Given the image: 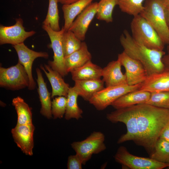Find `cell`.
I'll use <instances>...</instances> for the list:
<instances>
[{"label":"cell","instance_id":"cell-1","mask_svg":"<svg viewBox=\"0 0 169 169\" xmlns=\"http://www.w3.org/2000/svg\"><path fill=\"white\" fill-rule=\"evenodd\" d=\"M137 121L138 137L136 144L150 155L163 130L169 122V109L147 104L132 106Z\"/></svg>","mask_w":169,"mask_h":169},{"label":"cell","instance_id":"cell-2","mask_svg":"<svg viewBox=\"0 0 169 169\" xmlns=\"http://www.w3.org/2000/svg\"><path fill=\"white\" fill-rule=\"evenodd\" d=\"M120 40L124 51L142 64L147 76L165 71L162 59L166 54L163 50L151 49L138 43L126 30L120 36Z\"/></svg>","mask_w":169,"mask_h":169},{"label":"cell","instance_id":"cell-3","mask_svg":"<svg viewBox=\"0 0 169 169\" xmlns=\"http://www.w3.org/2000/svg\"><path fill=\"white\" fill-rule=\"evenodd\" d=\"M140 15L151 25L164 44H169V30L166 18V7L161 0H146Z\"/></svg>","mask_w":169,"mask_h":169},{"label":"cell","instance_id":"cell-4","mask_svg":"<svg viewBox=\"0 0 169 169\" xmlns=\"http://www.w3.org/2000/svg\"><path fill=\"white\" fill-rule=\"evenodd\" d=\"M131 28L133 38L150 49L163 51L164 44L154 29L140 14L134 16Z\"/></svg>","mask_w":169,"mask_h":169},{"label":"cell","instance_id":"cell-5","mask_svg":"<svg viewBox=\"0 0 169 169\" xmlns=\"http://www.w3.org/2000/svg\"><path fill=\"white\" fill-rule=\"evenodd\" d=\"M106 118L112 123L120 122L124 123L126 125L127 132L119 138L117 142L118 144L131 141L136 144L138 137L137 121L132 106L116 109V110L107 114Z\"/></svg>","mask_w":169,"mask_h":169},{"label":"cell","instance_id":"cell-6","mask_svg":"<svg viewBox=\"0 0 169 169\" xmlns=\"http://www.w3.org/2000/svg\"><path fill=\"white\" fill-rule=\"evenodd\" d=\"M115 160L122 167L131 169H162L167 168L169 163L157 161L151 157L136 156L130 153L126 148L120 146L114 156Z\"/></svg>","mask_w":169,"mask_h":169},{"label":"cell","instance_id":"cell-7","mask_svg":"<svg viewBox=\"0 0 169 169\" xmlns=\"http://www.w3.org/2000/svg\"><path fill=\"white\" fill-rule=\"evenodd\" d=\"M142 83L133 85L128 84L106 87L94 94L89 101L96 109L103 110L122 95L139 89Z\"/></svg>","mask_w":169,"mask_h":169},{"label":"cell","instance_id":"cell-8","mask_svg":"<svg viewBox=\"0 0 169 169\" xmlns=\"http://www.w3.org/2000/svg\"><path fill=\"white\" fill-rule=\"evenodd\" d=\"M105 139L103 133L95 131L84 140L73 142L71 146L81 158L83 165H85L93 154L99 153L106 149Z\"/></svg>","mask_w":169,"mask_h":169},{"label":"cell","instance_id":"cell-9","mask_svg":"<svg viewBox=\"0 0 169 169\" xmlns=\"http://www.w3.org/2000/svg\"><path fill=\"white\" fill-rule=\"evenodd\" d=\"M29 80L23 66L18 62L7 68L0 67V86L11 90H18L28 87Z\"/></svg>","mask_w":169,"mask_h":169},{"label":"cell","instance_id":"cell-10","mask_svg":"<svg viewBox=\"0 0 169 169\" xmlns=\"http://www.w3.org/2000/svg\"><path fill=\"white\" fill-rule=\"evenodd\" d=\"M42 28L49 36L51 48L54 52L53 60L48 61V65L64 77L68 73L65 66V56L62 43V36L64 30L63 27L59 31H55L49 25L44 24H43Z\"/></svg>","mask_w":169,"mask_h":169},{"label":"cell","instance_id":"cell-11","mask_svg":"<svg viewBox=\"0 0 169 169\" xmlns=\"http://www.w3.org/2000/svg\"><path fill=\"white\" fill-rule=\"evenodd\" d=\"M117 59L125 69L128 85H135L145 81L147 76V73L140 62L131 58L124 51L118 54Z\"/></svg>","mask_w":169,"mask_h":169},{"label":"cell","instance_id":"cell-12","mask_svg":"<svg viewBox=\"0 0 169 169\" xmlns=\"http://www.w3.org/2000/svg\"><path fill=\"white\" fill-rule=\"evenodd\" d=\"M23 21L21 18L16 19L13 25L0 26V44H10L13 45L23 43L28 38L35 34L34 31H26L23 25Z\"/></svg>","mask_w":169,"mask_h":169},{"label":"cell","instance_id":"cell-13","mask_svg":"<svg viewBox=\"0 0 169 169\" xmlns=\"http://www.w3.org/2000/svg\"><path fill=\"white\" fill-rule=\"evenodd\" d=\"M18 56V62L24 68L28 74L29 84L28 87L30 90H34L36 87V83L33 77L32 67L33 63L35 59L41 57L45 59L48 58L49 55L47 52H37L29 49L22 43L13 45Z\"/></svg>","mask_w":169,"mask_h":169},{"label":"cell","instance_id":"cell-14","mask_svg":"<svg viewBox=\"0 0 169 169\" xmlns=\"http://www.w3.org/2000/svg\"><path fill=\"white\" fill-rule=\"evenodd\" d=\"M35 127L32 123L16 125L11 130L14 141L23 152L27 155H33L34 146L33 135Z\"/></svg>","mask_w":169,"mask_h":169},{"label":"cell","instance_id":"cell-15","mask_svg":"<svg viewBox=\"0 0 169 169\" xmlns=\"http://www.w3.org/2000/svg\"><path fill=\"white\" fill-rule=\"evenodd\" d=\"M97 6L98 2H95L87 6L74 20L69 30L82 41L84 40L89 27L96 15Z\"/></svg>","mask_w":169,"mask_h":169},{"label":"cell","instance_id":"cell-16","mask_svg":"<svg viewBox=\"0 0 169 169\" xmlns=\"http://www.w3.org/2000/svg\"><path fill=\"white\" fill-rule=\"evenodd\" d=\"M120 60L112 61L102 69V80L106 87L127 84L126 76L121 70Z\"/></svg>","mask_w":169,"mask_h":169},{"label":"cell","instance_id":"cell-17","mask_svg":"<svg viewBox=\"0 0 169 169\" xmlns=\"http://www.w3.org/2000/svg\"><path fill=\"white\" fill-rule=\"evenodd\" d=\"M40 68L45 73L51 84L52 89L51 98H53L56 96L67 97L70 87L64 81L63 77L48 64H44V66L41 64Z\"/></svg>","mask_w":169,"mask_h":169},{"label":"cell","instance_id":"cell-18","mask_svg":"<svg viewBox=\"0 0 169 169\" xmlns=\"http://www.w3.org/2000/svg\"><path fill=\"white\" fill-rule=\"evenodd\" d=\"M150 95V92L137 90L122 95L111 105L115 109H119L137 104L146 103L149 99Z\"/></svg>","mask_w":169,"mask_h":169},{"label":"cell","instance_id":"cell-19","mask_svg":"<svg viewBox=\"0 0 169 169\" xmlns=\"http://www.w3.org/2000/svg\"><path fill=\"white\" fill-rule=\"evenodd\" d=\"M139 89L150 92L169 91V71L165 70L148 76Z\"/></svg>","mask_w":169,"mask_h":169},{"label":"cell","instance_id":"cell-20","mask_svg":"<svg viewBox=\"0 0 169 169\" xmlns=\"http://www.w3.org/2000/svg\"><path fill=\"white\" fill-rule=\"evenodd\" d=\"M92 55L88 49L87 45L82 41L80 48L70 55L65 57L64 63L68 73L91 61Z\"/></svg>","mask_w":169,"mask_h":169},{"label":"cell","instance_id":"cell-21","mask_svg":"<svg viewBox=\"0 0 169 169\" xmlns=\"http://www.w3.org/2000/svg\"><path fill=\"white\" fill-rule=\"evenodd\" d=\"M38 85V92L41 104V114L48 119L52 118L51 112L52 101L51 93L48 90L46 83L44 81L41 70L36 69Z\"/></svg>","mask_w":169,"mask_h":169},{"label":"cell","instance_id":"cell-22","mask_svg":"<svg viewBox=\"0 0 169 169\" xmlns=\"http://www.w3.org/2000/svg\"><path fill=\"white\" fill-rule=\"evenodd\" d=\"M74 81V87L79 96L88 101L94 94L104 88V82L100 79Z\"/></svg>","mask_w":169,"mask_h":169},{"label":"cell","instance_id":"cell-23","mask_svg":"<svg viewBox=\"0 0 169 169\" xmlns=\"http://www.w3.org/2000/svg\"><path fill=\"white\" fill-rule=\"evenodd\" d=\"M94 0H79L69 4L63 5L62 9L64 23L63 27L65 31L68 30L73 22Z\"/></svg>","mask_w":169,"mask_h":169},{"label":"cell","instance_id":"cell-24","mask_svg":"<svg viewBox=\"0 0 169 169\" xmlns=\"http://www.w3.org/2000/svg\"><path fill=\"white\" fill-rule=\"evenodd\" d=\"M102 69L90 61L82 66L71 71L72 79L74 81L100 79Z\"/></svg>","mask_w":169,"mask_h":169},{"label":"cell","instance_id":"cell-25","mask_svg":"<svg viewBox=\"0 0 169 169\" xmlns=\"http://www.w3.org/2000/svg\"><path fill=\"white\" fill-rule=\"evenodd\" d=\"M79 95L74 86L70 87L67 97V101L65 118L67 120L72 118L78 120L82 118V110L79 106L77 98Z\"/></svg>","mask_w":169,"mask_h":169},{"label":"cell","instance_id":"cell-26","mask_svg":"<svg viewBox=\"0 0 169 169\" xmlns=\"http://www.w3.org/2000/svg\"><path fill=\"white\" fill-rule=\"evenodd\" d=\"M12 105L17 114V125L32 123V109L23 98L20 96L14 98L12 100Z\"/></svg>","mask_w":169,"mask_h":169},{"label":"cell","instance_id":"cell-27","mask_svg":"<svg viewBox=\"0 0 169 169\" xmlns=\"http://www.w3.org/2000/svg\"><path fill=\"white\" fill-rule=\"evenodd\" d=\"M117 5V0H100L98 3L96 18L107 23L112 22L113 11Z\"/></svg>","mask_w":169,"mask_h":169},{"label":"cell","instance_id":"cell-28","mask_svg":"<svg viewBox=\"0 0 169 169\" xmlns=\"http://www.w3.org/2000/svg\"><path fill=\"white\" fill-rule=\"evenodd\" d=\"M82 42L72 31H64L62 36V43L65 57L79 49Z\"/></svg>","mask_w":169,"mask_h":169},{"label":"cell","instance_id":"cell-29","mask_svg":"<svg viewBox=\"0 0 169 169\" xmlns=\"http://www.w3.org/2000/svg\"><path fill=\"white\" fill-rule=\"evenodd\" d=\"M48 13L43 22V24L49 25L53 30H60L59 25V16L58 7V0H49Z\"/></svg>","mask_w":169,"mask_h":169},{"label":"cell","instance_id":"cell-30","mask_svg":"<svg viewBox=\"0 0 169 169\" xmlns=\"http://www.w3.org/2000/svg\"><path fill=\"white\" fill-rule=\"evenodd\" d=\"M146 0H117V5L121 11L135 16L140 14L144 9Z\"/></svg>","mask_w":169,"mask_h":169},{"label":"cell","instance_id":"cell-31","mask_svg":"<svg viewBox=\"0 0 169 169\" xmlns=\"http://www.w3.org/2000/svg\"><path fill=\"white\" fill-rule=\"evenodd\" d=\"M150 157L159 161L167 163L169 160V142L159 138Z\"/></svg>","mask_w":169,"mask_h":169},{"label":"cell","instance_id":"cell-32","mask_svg":"<svg viewBox=\"0 0 169 169\" xmlns=\"http://www.w3.org/2000/svg\"><path fill=\"white\" fill-rule=\"evenodd\" d=\"M146 104L159 108L169 109V91L151 92L149 99Z\"/></svg>","mask_w":169,"mask_h":169},{"label":"cell","instance_id":"cell-33","mask_svg":"<svg viewBox=\"0 0 169 169\" xmlns=\"http://www.w3.org/2000/svg\"><path fill=\"white\" fill-rule=\"evenodd\" d=\"M67 97L59 96L53 99L52 101L51 112L54 119H61L65 115L67 104Z\"/></svg>","mask_w":169,"mask_h":169},{"label":"cell","instance_id":"cell-34","mask_svg":"<svg viewBox=\"0 0 169 169\" xmlns=\"http://www.w3.org/2000/svg\"><path fill=\"white\" fill-rule=\"evenodd\" d=\"M82 160L77 154L69 156L68 158L67 167L68 169H82Z\"/></svg>","mask_w":169,"mask_h":169},{"label":"cell","instance_id":"cell-35","mask_svg":"<svg viewBox=\"0 0 169 169\" xmlns=\"http://www.w3.org/2000/svg\"><path fill=\"white\" fill-rule=\"evenodd\" d=\"M159 138L163 139L169 142V122L163 130Z\"/></svg>","mask_w":169,"mask_h":169},{"label":"cell","instance_id":"cell-36","mask_svg":"<svg viewBox=\"0 0 169 169\" xmlns=\"http://www.w3.org/2000/svg\"><path fill=\"white\" fill-rule=\"evenodd\" d=\"M162 61L166 70L169 71V54H165L163 56Z\"/></svg>","mask_w":169,"mask_h":169},{"label":"cell","instance_id":"cell-37","mask_svg":"<svg viewBox=\"0 0 169 169\" xmlns=\"http://www.w3.org/2000/svg\"><path fill=\"white\" fill-rule=\"evenodd\" d=\"M58 3H59L63 5L69 4L79 0H58Z\"/></svg>","mask_w":169,"mask_h":169},{"label":"cell","instance_id":"cell-38","mask_svg":"<svg viewBox=\"0 0 169 169\" xmlns=\"http://www.w3.org/2000/svg\"><path fill=\"white\" fill-rule=\"evenodd\" d=\"M165 13L166 22L169 30V8L166 7Z\"/></svg>","mask_w":169,"mask_h":169},{"label":"cell","instance_id":"cell-39","mask_svg":"<svg viewBox=\"0 0 169 169\" xmlns=\"http://www.w3.org/2000/svg\"><path fill=\"white\" fill-rule=\"evenodd\" d=\"M163 4L166 7L169 8V0H161Z\"/></svg>","mask_w":169,"mask_h":169},{"label":"cell","instance_id":"cell-40","mask_svg":"<svg viewBox=\"0 0 169 169\" xmlns=\"http://www.w3.org/2000/svg\"><path fill=\"white\" fill-rule=\"evenodd\" d=\"M167 50L168 52V53L169 54V44L167 45Z\"/></svg>","mask_w":169,"mask_h":169},{"label":"cell","instance_id":"cell-41","mask_svg":"<svg viewBox=\"0 0 169 169\" xmlns=\"http://www.w3.org/2000/svg\"><path fill=\"white\" fill-rule=\"evenodd\" d=\"M167 163H169V160H168V161ZM167 168H168V169H169V166L167 167Z\"/></svg>","mask_w":169,"mask_h":169}]
</instances>
